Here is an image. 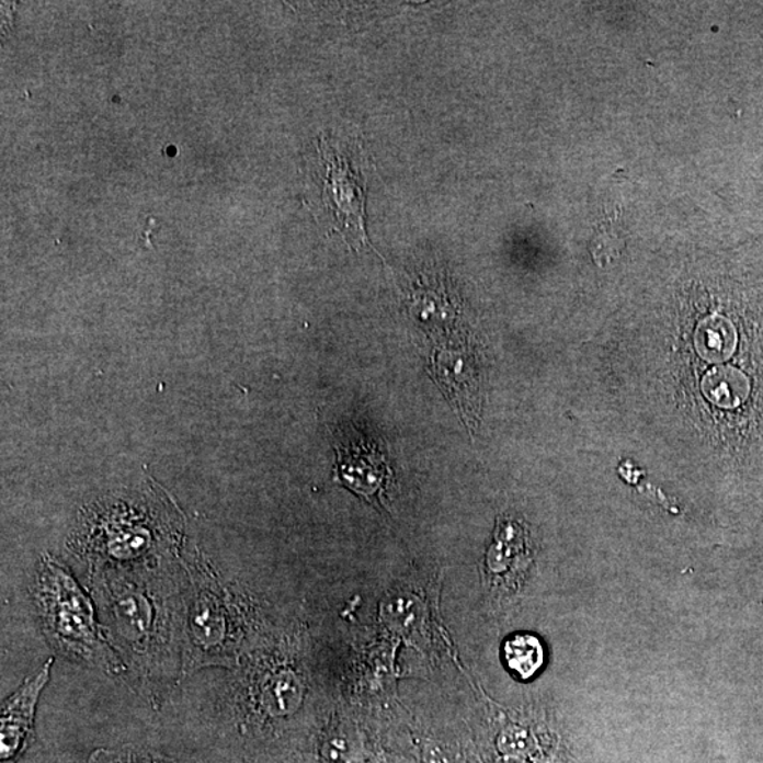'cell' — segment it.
<instances>
[{"mask_svg": "<svg viewBox=\"0 0 763 763\" xmlns=\"http://www.w3.org/2000/svg\"><path fill=\"white\" fill-rule=\"evenodd\" d=\"M34 601L44 634L64 657L106 673L124 672L119 657L101 633L90 596L60 562L42 561L34 581Z\"/></svg>", "mask_w": 763, "mask_h": 763, "instance_id": "cell-1", "label": "cell"}, {"mask_svg": "<svg viewBox=\"0 0 763 763\" xmlns=\"http://www.w3.org/2000/svg\"><path fill=\"white\" fill-rule=\"evenodd\" d=\"M187 668L227 667L237 649V623L231 601L214 577L191 572L187 620Z\"/></svg>", "mask_w": 763, "mask_h": 763, "instance_id": "cell-2", "label": "cell"}, {"mask_svg": "<svg viewBox=\"0 0 763 763\" xmlns=\"http://www.w3.org/2000/svg\"><path fill=\"white\" fill-rule=\"evenodd\" d=\"M320 153L326 163L322 200L334 214L337 229L344 235L345 241L360 249L368 243L364 228L365 181L349 156L329 141H321Z\"/></svg>", "mask_w": 763, "mask_h": 763, "instance_id": "cell-3", "label": "cell"}, {"mask_svg": "<svg viewBox=\"0 0 763 763\" xmlns=\"http://www.w3.org/2000/svg\"><path fill=\"white\" fill-rule=\"evenodd\" d=\"M106 596V619L116 638L134 653L146 652L158 635L153 601L140 587L112 584Z\"/></svg>", "mask_w": 763, "mask_h": 763, "instance_id": "cell-4", "label": "cell"}, {"mask_svg": "<svg viewBox=\"0 0 763 763\" xmlns=\"http://www.w3.org/2000/svg\"><path fill=\"white\" fill-rule=\"evenodd\" d=\"M54 659H48L34 676L3 702L0 745L2 763H14L32 736L38 698L50 680Z\"/></svg>", "mask_w": 763, "mask_h": 763, "instance_id": "cell-5", "label": "cell"}, {"mask_svg": "<svg viewBox=\"0 0 763 763\" xmlns=\"http://www.w3.org/2000/svg\"><path fill=\"white\" fill-rule=\"evenodd\" d=\"M337 452V474L345 487L368 499L382 496L392 472L378 445L358 440L340 445Z\"/></svg>", "mask_w": 763, "mask_h": 763, "instance_id": "cell-6", "label": "cell"}, {"mask_svg": "<svg viewBox=\"0 0 763 763\" xmlns=\"http://www.w3.org/2000/svg\"><path fill=\"white\" fill-rule=\"evenodd\" d=\"M737 332L727 318L708 317L697 327L696 349L704 360L721 362L736 351Z\"/></svg>", "mask_w": 763, "mask_h": 763, "instance_id": "cell-7", "label": "cell"}, {"mask_svg": "<svg viewBox=\"0 0 763 763\" xmlns=\"http://www.w3.org/2000/svg\"><path fill=\"white\" fill-rule=\"evenodd\" d=\"M703 392L721 408H737L750 395V380L741 371L724 366L711 371L704 378Z\"/></svg>", "mask_w": 763, "mask_h": 763, "instance_id": "cell-8", "label": "cell"}, {"mask_svg": "<svg viewBox=\"0 0 763 763\" xmlns=\"http://www.w3.org/2000/svg\"><path fill=\"white\" fill-rule=\"evenodd\" d=\"M503 657L508 668L523 680L531 679L539 672L545 662L542 642L533 635H515L506 640Z\"/></svg>", "mask_w": 763, "mask_h": 763, "instance_id": "cell-9", "label": "cell"}, {"mask_svg": "<svg viewBox=\"0 0 763 763\" xmlns=\"http://www.w3.org/2000/svg\"><path fill=\"white\" fill-rule=\"evenodd\" d=\"M90 763H156L146 758H140L135 755V753H122L114 751H96L94 755L91 756Z\"/></svg>", "mask_w": 763, "mask_h": 763, "instance_id": "cell-10", "label": "cell"}]
</instances>
